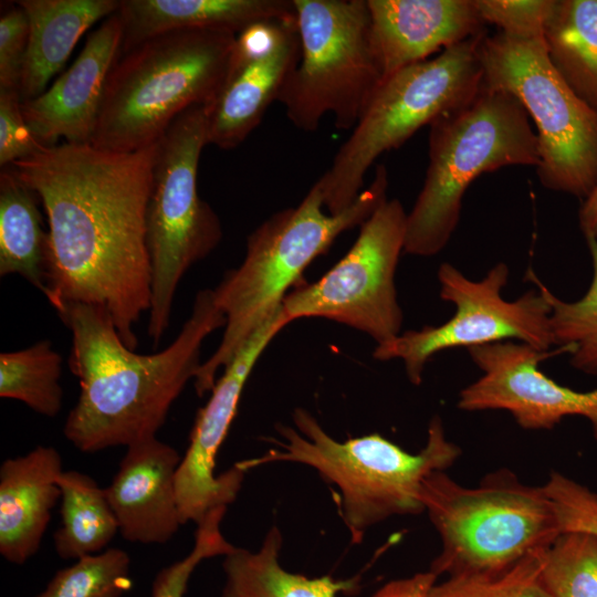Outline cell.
Returning <instances> with one entry per match:
<instances>
[{"instance_id": "cell-1", "label": "cell", "mask_w": 597, "mask_h": 597, "mask_svg": "<svg viewBox=\"0 0 597 597\" xmlns=\"http://www.w3.org/2000/svg\"><path fill=\"white\" fill-rule=\"evenodd\" d=\"M157 143L117 153L91 144L44 147L10 167L40 199L49 223L46 300L105 308L127 347L149 312L147 207Z\"/></svg>"}, {"instance_id": "cell-2", "label": "cell", "mask_w": 597, "mask_h": 597, "mask_svg": "<svg viewBox=\"0 0 597 597\" xmlns=\"http://www.w3.org/2000/svg\"><path fill=\"white\" fill-rule=\"evenodd\" d=\"M56 314L71 331L69 365L81 387L63 432L85 453L156 437L202 363L203 341L226 322L212 289L201 290L174 342L142 355L126 346L103 307L66 303Z\"/></svg>"}, {"instance_id": "cell-3", "label": "cell", "mask_w": 597, "mask_h": 597, "mask_svg": "<svg viewBox=\"0 0 597 597\" xmlns=\"http://www.w3.org/2000/svg\"><path fill=\"white\" fill-rule=\"evenodd\" d=\"M387 169L378 165L370 185L347 209L333 214L324 211L323 190L316 181L297 206L275 212L250 233L241 264L226 272L212 289L226 322L220 344L193 378L199 397L212 390L218 370L281 310L289 289L300 283L305 269L339 234L360 227L387 200Z\"/></svg>"}, {"instance_id": "cell-4", "label": "cell", "mask_w": 597, "mask_h": 597, "mask_svg": "<svg viewBox=\"0 0 597 597\" xmlns=\"http://www.w3.org/2000/svg\"><path fill=\"white\" fill-rule=\"evenodd\" d=\"M295 428L276 425L283 441L255 459L237 464L243 470L272 462H296L315 469L341 492V511L354 542L373 525L396 515L425 512L422 491L433 472L446 471L461 455L448 440L442 420L434 416L426 446L409 453L379 433L337 441L306 409L293 412Z\"/></svg>"}, {"instance_id": "cell-5", "label": "cell", "mask_w": 597, "mask_h": 597, "mask_svg": "<svg viewBox=\"0 0 597 597\" xmlns=\"http://www.w3.org/2000/svg\"><path fill=\"white\" fill-rule=\"evenodd\" d=\"M235 38L179 30L122 53L108 74L90 144L117 153L139 150L157 143L188 108L210 105L228 80Z\"/></svg>"}, {"instance_id": "cell-6", "label": "cell", "mask_w": 597, "mask_h": 597, "mask_svg": "<svg viewBox=\"0 0 597 597\" xmlns=\"http://www.w3.org/2000/svg\"><path fill=\"white\" fill-rule=\"evenodd\" d=\"M423 186L407 213L404 252L432 256L448 244L462 198L480 175L506 166H537V136L513 96L486 88L429 125Z\"/></svg>"}, {"instance_id": "cell-7", "label": "cell", "mask_w": 597, "mask_h": 597, "mask_svg": "<svg viewBox=\"0 0 597 597\" xmlns=\"http://www.w3.org/2000/svg\"><path fill=\"white\" fill-rule=\"evenodd\" d=\"M422 503L441 540L429 569L437 577L503 573L561 534L543 485L523 483L506 468L475 488L433 472L425 481Z\"/></svg>"}, {"instance_id": "cell-8", "label": "cell", "mask_w": 597, "mask_h": 597, "mask_svg": "<svg viewBox=\"0 0 597 597\" xmlns=\"http://www.w3.org/2000/svg\"><path fill=\"white\" fill-rule=\"evenodd\" d=\"M484 34L383 80L331 167L317 179L327 212L339 213L356 200L367 170L381 154L398 148L422 126L480 92L479 43Z\"/></svg>"}, {"instance_id": "cell-9", "label": "cell", "mask_w": 597, "mask_h": 597, "mask_svg": "<svg viewBox=\"0 0 597 597\" xmlns=\"http://www.w3.org/2000/svg\"><path fill=\"white\" fill-rule=\"evenodd\" d=\"M207 107L180 114L157 142L147 207L151 297L147 333L153 347L166 334L177 287L187 271L220 243L218 214L197 190L207 144Z\"/></svg>"}, {"instance_id": "cell-10", "label": "cell", "mask_w": 597, "mask_h": 597, "mask_svg": "<svg viewBox=\"0 0 597 597\" xmlns=\"http://www.w3.org/2000/svg\"><path fill=\"white\" fill-rule=\"evenodd\" d=\"M293 3L301 54L277 102L300 130H316L327 114L352 130L384 80L367 0Z\"/></svg>"}, {"instance_id": "cell-11", "label": "cell", "mask_w": 597, "mask_h": 597, "mask_svg": "<svg viewBox=\"0 0 597 597\" xmlns=\"http://www.w3.org/2000/svg\"><path fill=\"white\" fill-rule=\"evenodd\" d=\"M479 55L483 86L517 100L536 127L541 184L584 200L597 184V113L553 67L543 39L485 33Z\"/></svg>"}, {"instance_id": "cell-12", "label": "cell", "mask_w": 597, "mask_h": 597, "mask_svg": "<svg viewBox=\"0 0 597 597\" xmlns=\"http://www.w3.org/2000/svg\"><path fill=\"white\" fill-rule=\"evenodd\" d=\"M527 277L538 290L527 291L510 302L501 295L509 279L505 263H498L480 281L468 279L450 263H442L438 270L440 297L455 306L453 316L441 325L407 331L377 344L374 358L400 359L410 383L420 385L428 360L448 348L517 339L540 352H548L555 345L552 306L536 275L528 271Z\"/></svg>"}, {"instance_id": "cell-13", "label": "cell", "mask_w": 597, "mask_h": 597, "mask_svg": "<svg viewBox=\"0 0 597 597\" xmlns=\"http://www.w3.org/2000/svg\"><path fill=\"white\" fill-rule=\"evenodd\" d=\"M407 212L385 200L360 226L349 251L321 279L290 292L282 311L292 323L323 317L369 335L377 344L400 334L402 311L395 275L406 238Z\"/></svg>"}, {"instance_id": "cell-14", "label": "cell", "mask_w": 597, "mask_h": 597, "mask_svg": "<svg viewBox=\"0 0 597 597\" xmlns=\"http://www.w3.org/2000/svg\"><path fill=\"white\" fill-rule=\"evenodd\" d=\"M290 323L281 307L223 368L209 400L198 410L189 446L176 474L182 524L189 521L198 524L209 511L228 506L237 499L247 471L235 463L216 476L217 454L235 417L241 394L253 367L272 339Z\"/></svg>"}, {"instance_id": "cell-15", "label": "cell", "mask_w": 597, "mask_h": 597, "mask_svg": "<svg viewBox=\"0 0 597 597\" xmlns=\"http://www.w3.org/2000/svg\"><path fill=\"white\" fill-rule=\"evenodd\" d=\"M483 375L460 391L465 411L506 410L526 430H549L565 417L588 420L597 441V388L578 391L543 374L548 352L511 341L468 348Z\"/></svg>"}, {"instance_id": "cell-16", "label": "cell", "mask_w": 597, "mask_h": 597, "mask_svg": "<svg viewBox=\"0 0 597 597\" xmlns=\"http://www.w3.org/2000/svg\"><path fill=\"white\" fill-rule=\"evenodd\" d=\"M123 24L113 13L94 30L74 63L35 98L21 103L22 115L45 147L90 144L108 74L121 55Z\"/></svg>"}, {"instance_id": "cell-17", "label": "cell", "mask_w": 597, "mask_h": 597, "mask_svg": "<svg viewBox=\"0 0 597 597\" xmlns=\"http://www.w3.org/2000/svg\"><path fill=\"white\" fill-rule=\"evenodd\" d=\"M384 78L486 33L474 0H367Z\"/></svg>"}, {"instance_id": "cell-18", "label": "cell", "mask_w": 597, "mask_h": 597, "mask_svg": "<svg viewBox=\"0 0 597 597\" xmlns=\"http://www.w3.org/2000/svg\"><path fill=\"white\" fill-rule=\"evenodd\" d=\"M180 462L178 451L156 437L127 447L105 488L118 532L126 541L164 544L182 525L176 491Z\"/></svg>"}, {"instance_id": "cell-19", "label": "cell", "mask_w": 597, "mask_h": 597, "mask_svg": "<svg viewBox=\"0 0 597 597\" xmlns=\"http://www.w3.org/2000/svg\"><path fill=\"white\" fill-rule=\"evenodd\" d=\"M62 459L53 447L38 446L0 467V553L23 565L39 549L52 509L61 498Z\"/></svg>"}, {"instance_id": "cell-20", "label": "cell", "mask_w": 597, "mask_h": 597, "mask_svg": "<svg viewBox=\"0 0 597 597\" xmlns=\"http://www.w3.org/2000/svg\"><path fill=\"white\" fill-rule=\"evenodd\" d=\"M297 25L270 53L231 65L228 80L207 107V144L229 150L241 145L261 123L266 109L298 63Z\"/></svg>"}, {"instance_id": "cell-21", "label": "cell", "mask_w": 597, "mask_h": 597, "mask_svg": "<svg viewBox=\"0 0 597 597\" xmlns=\"http://www.w3.org/2000/svg\"><path fill=\"white\" fill-rule=\"evenodd\" d=\"M121 54L140 42L179 30H214L238 35L248 25L296 17L293 0H119Z\"/></svg>"}, {"instance_id": "cell-22", "label": "cell", "mask_w": 597, "mask_h": 597, "mask_svg": "<svg viewBox=\"0 0 597 597\" xmlns=\"http://www.w3.org/2000/svg\"><path fill=\"white\" fill-rule=\"evenodd\" d=\"M29 21V41L19 93L29 101L45 92L80 38L118 10V0H20Z\"/></svg>"}, {"instance_id": "cell-23", "label": "cell", "mask_w": 597, "mask_h": 597, "mask_svg": "<svg viewBox=\"0 0 597 597\" xmlns=\"http://www.w3.org/2000/svg\"><path fill=\"white\" fill-rule=\"evenodd\" d=\"M282 534L272 526L259 551L235 547L224 555L221 597H336L355 594L360 578L335 579L331 575L308 578L285 570L279 563Z\"/></svg>"}, {"instance_id": "cell-24", "label": "cell", "mask_w": 597, "mask_h": 597, "mask_svg": "<svg viewBox=\"0 0 597 597\" xmlns=\"http://www.w3.org/2000/svg\"><path fill=\"white\" fill-rule=\"evenodd\" d=\"M35 192L10 166L0 172V275L18 274L49 295V231Z\"/></svg>"}, {"instance_id": "cell-25", "label": "cell", "mask_w": 597, "mask_h": 597, "mask_svg": "<svg viewBox=\"0 0 597 597\" xmlns=\"http://www.w3.org/2000/svg\"><path fill=\"white\" fill-rule=\"evenodd\" d=\"M543 41L556 72L597 113V0H555Z\"/></svg>"}, {"instance_id": "cell-26", "label": "cell", "mask_w": 597, "mask_h": 597, "mask_svg": "<svg viewBox=\"0 0 597 597\" xmlns=\"http://www.w3.org/2000/svg\"><path fill=\"white\" fill-rule=\"evenodd\" d=\"M61 527L54 533V547L62 559H78L103 551L118 532V523L105 489L78 471H63Z\"/></svg>"}, {"instance_id": "cell-27", "label": "cell", "mask_w": 597, "mask_h": 597, "mask_svg": "<svg viewBox=\"0 0 597 597\" xmlns=\"http://www.w3.org/2000/svg\"><path fill=\"white\" fill-rule=\"evenodd\" d=\"M62 363L49 339L1 353L0 397L19 400L39 415L55 417L63 400Z\"/></svg>"}, {"instance_id": "cell-28", "label": "cell", "mask_w": 597, "mask_h": 597, "mask_svg": "<svg viewBox=\"0 0 597 597\" xmlns=\"http://www.w3.org/2000/svg\"><path fill=\"white\" fill-rule=\"evenodd\" d=\"M593 277L588 290L574 302H564L543 283L551 303V326L555 345L569 355L570 365L587 375H597V240L586 239Z\"/></svg>"}, {"instance_id": "cell-29", "label": "cell", "mask_w": 597, "mask_h": 597, "mask_svg": "<svg viewBox=\"0 0 597 597\" xmlns=\"http://www.w3.org/2000/svg\"><path fill=\"white\" fill-rule=\"evenodd\" d=\"M541 579L551 597H597V537L561 533L541 553Z\"/></svg>"}, {"instance_id": "cell-30", "label": "cell", "mask_w": 597, "mask_h": 597, "mask_svg": "<svg viewBox=\"0 0 597 597\" xmlns=\"http://www.w3.org/2000/svg\"><path fill=\"white\" fill-rule=\"evenodd\" d=\"M130 558L109 547L56 572L35 597H122L132 587Z\"/></svg>"}, {"instance_id": "cell-31", "label": "cell", "mask_w": 597, "mask_h": 597, "mask_svg": "<svg viewBox=\"0 0 597 597\" xmlns=\"http://www.w3.org/2000/svg\"><path fill=\"white\" fill-rule=\"evenodd\" d=\"M541 552L499 574L450 576L423 597H551L541 579Z\"/></svg>"}, {"instance_id": "cell-32", "label": "cell", "mask_w": 597, "mask_h": 597, "mask_svg": "<svg viewBox=\"0 0 597 597\" xmlns=\"http://www.w3.org/2000/svg\"><path fill=\"white\" fill-rule=\"evenodd\" d=\"M226 511L227 506L216 507L197 524L193 548L186 557L157 573L151 597H184L192 572L203 559L224 556L235 548L220 531Z\"/></svg>"}, {"instance_id": "cell-33", "label": "cell", "mask_w": 597, "mask_h": 597, "mask_svg": "<svg viewBox=\"0 0 597 597\" xmlns=\"http://www.w3.org/2000/svg\"><path fill=\"white\" fill-rule=\"evenodd\" d=\"M561 533L583 532L597 537V493L561 472L553 471L543 484Z\"/></svg>"}, {"instance_id": "cell-34", "label": "cell", "mask_w": 597, "mask_h": 597, "mask_svg": "<svg viewBox=\"0 0 597 597\" xmlns=\"http://www.w3.org/2000/svg\"><path fill=\"white\" fill-rule=\"evenodd\" d=\"M485 22L519 40L543 39L545 23L555 0H474Z\"/></svg>"}, {"instance_id": "cell-35", "label": "cell", "mask_w": 597, "mask_h": 597, "mask_svg": "<svg viewBox=\"0 0 597 597\" xmlns=\"http://www.w3.org/2000/svg\"><path fill=\"white\" fill-rule=\"evenodd\" d=\"M18 91H0V166L31 157L43 146L29 128Z\"/></svg>"}, {"instance_id": "cell-36", "label": "cell", "mask_w": 597, "mask_h": 597, "mask_svg": "<svg viewBox=\"0 0 597 597\" xmlns=\"http://www.w3.org/2000/svg\"><path fill=\"white\" fill-rule=\"evenodd\" d=\"M28 41V17L17 4L0 19V91L19 92Z\"/></svg>"}, {"instance_id": "cell-37", "label": "cell", "mask_w": 597, "mask_h": 597, "mask_svg": "<svg viewBox=\"0 0 597 597\" xmlns=\"http://www.w3.org/2000/svg\"><path fill=\"white\" fill-rule=\"evenodd\" d=\"M437 576L430 570L386 583L370 597H423L427 590L437 582Z\"/></svg>"}, {"instance_id": "cell-38", "label": "cell", "mask_w": 597, "mask_h": 597, "mask_svg": "<svg viewBox=\"0 0 597 597\" xmlns=\"http://www.w3.org/2000/svg\"><path fill=\"white\" fill-rule=\"evenodd\" d=\"M579 228L585 239L597 240V184L583 200L578 212Z\"/></svg>"}]
</instances>
